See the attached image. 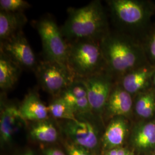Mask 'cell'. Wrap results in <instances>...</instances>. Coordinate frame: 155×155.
<instances>
[{"instance_id": "obj_14", "label": "cell", "mask_w": 155, "mask_h": 155, "mask_svg": "<svg viewBox=\"0 0 155 155\" xmlns=\"http://www.w3.org/2000/svg\"><path fill=\"white\" fill-rule=\"evenodd\" d=\"M23 12L12 13L0 11V40L2 41L22 32L27 22Z\"/></svg>"}, {"instance_id": "obj_11", "label": "cell", "mask_w": 155, "mask_h": 155, "mask_svg": "<svg viewBox=\"0 0 155 155\" xmlns=\"http://www.w3.org/2000/svg\"><path fill=\"white\" fill-rule=\"evenodd\" d=\"M111 11L117 19L127 25H135L144 17V10L139 3L131 0H114L110 2Z\"/></svg>"}, {"instance_id": "obj_12", "label": "cell", "mask_w": 155, "mask_h": 155, "mask_svg": "<svg viewBox=\"0 0 155 155\" xmlns=\"http://www.w3.org/2000/svg\"><path fill=\"white\" fill-rule=\"evenodd\" d=\"M133 105L131 95L121 86L113 88L106 104L107 113L113 117L127 116Z\"/></svg>"}, {"instance_id": "obj_7", "label": "cell", "mask_w": 155, "mask_h": 155, "mask_svg": "<svg viewBox=\"0 0 155 155\" xmlns=\"http://www.w3.org/2000/svg\"><path fill=\"white\" fill-rule=\"evenodd\" d=\"M91 114L77 115L76 120L65 121L62 127L72 143L87 150H94L98 140L97 127L88 118Z\"/></svg>"}, {"instance_id": "obj_1", "label": "cell", "mask_w": 155, "mask_h": 155, "mask_svg": "<svg viewBox=\"0 0 155 155\" xmlns=\"http://www.w3.org/2000/svg\"><path fill=\"white\" fill-rule=\"evenodd\" d=\"M61 31L68 44L82 40L101 41L106 33L105 15L98 1L79 8H70Z\"/></svg>"}, {"instance_id": "obj_3", "label": "cell", "mask_w": 155, "mask_h": 155, "mask_svg": "<svg viewBox=\"0 0 155 155\" xmlns=\"http://www.w3.org/2000/svg\"><path fill=\"white\" fill-rule=\"evenodd\" d=\"M100 45L106 68L111 72L125 74L136 66L138 52L127 39L107 34L100 41Z\"/></svg>"}, {"instance_id": "obj_19", "label": "cell", "mask_w": 155, "mask_h": 155, "mask_svg": "<svg viewBox=\"0 0 155 155\" xmlns=\"http://www.w3.org/2000/svg\"><path fill=\"white\" fill-rule=\"evenodd\" d=\"M48 108L50 114L54 118L64 121H74L77 119L75 111L60 96L54 97Z\"/></svg>"}, {"instance_id": "obj_18", "label": "cell", "mask_w": 155, "mask_h": 155, "mask_svg": "<svg viewBox=\"0 0 155 155\" xmlns=\"http://www.w3.org/2000/svg\"><path fill=\"white\" fill-rule=\"evenodd\" d=\"M150 75V71L146 68L132 70L124 74L121 86L129 93H136L144 87Z\"/></svg>"}, {"instance_id": "obj_10", "label": "cell", "mask_w": 155, "mask_h": 155, "mask_svg": "<svg viewBox=\"0 0 155 155\" xmlns=\"http://www.w3.org/2000/svg\"><path fill=\"white\" fill-rule=\"evenodd\" d=\"M22 118L19 110V107L13 105H6L1 109L0 118V136L2 144L11 142L17 129L21 127Z\"/></svg>"}, {"instance_id": "obj_4", "label": "cell", "mask_w": 155, "mask_h": 155, "mask_svg": "<svg viewBox=\"0 0 155 155\" xmlns=\"http://www.w3.org/2000/svg\"><path fill=\"white\" fill-rule=\"evenodd\" d=\"M34 72L40 87L54 97L77 79L66 64L48 59L39 61Z\"/></svg>"}, {"instance_id": "obj_27", "label": "cell", "mask_w": 155, "mask_h": 155, "mask_svg": "<svg viewBox=\"0 0 155 155\" xmlns=\"http://www.w3.org/2000/svg\"><path fill=\"white\" fill-rule=\"evenodd\" d=\"M126 155H133V154L132 153V152H130L128 151V152H127V153L126 154Z\"/></svg>"}, {"instance_id": "obj_24", "label": "cell", "mask_w": 155, "mask_h": 155, "mask_svg": "<svg viewBox=\"0 0 155 155\" xmlns=\"http://www.w3.org/2000/svg\"><path fill=\"white\" fill-rule=\"evenodd\" d=\"M44 155H66L61 150L56 148H49L45 150Z\"/></svg>"}, {"instance_id": "obj_20", "label": "cell", "mask_w": 155, "mask_h": 155, "mask_svg": "<svg viewBox=\"0 0 155 155\" xmlns=\"http://www.w3.org/2000/svg\"><path fill=\"white\" fill-rule=\"evenodd\" d=\"M134 143L140 149L146 150L155 146V124L148 123L139 127L134 135Z\"/></svg>"}, {"instance_id": "obj_6", "label": "cell", "mask_w": 155, "mask_h": 155, "mask_svg": "<svg viewBox=\"0 0 155 155\" xmlns=\"http://www.w3.org/2000/svg\"><path fill=\"white\" fill-rule=\"evenodd\" d=\"M0 51L22 70L35 71L39 61L23 32L1 41Z\"/></svg>"}, {"instance_id": "obj_5", "label": "cell", "mask_w": 155, "mask_h": 155, "mask_svg": "<svg viewBox=\"0 0 155 155\" xmlns=\"http://www.w3.org/2000/svg\"><path fill=\"white\" fill-rule=\"evenodd\" d=\"M35 27L41 38L45 59L67 65L69 45L53 18L46 16L40 18L36 22Z\"/></svg>"}, {"instance_id": "obj_25", "label": "cell", "mask_w": 155, "mask_h": 155, "mask_svg": "<svg viewBox=\"0 0 155 155\" xmlns=\"http://www.w3.org/2000/svg\"><path fill=\"white\" fill-rule=\"evenodd\" d=\"M150 50L151 55L154 58H155V33L153 38H152V41H151Z\"/></svg>"}, {"instance_id": "obj_15", "label": "cell", "mask_w": 155, "mask_h": 155, "mask_svg": "<svg viewBox=\"0 0 155 155\" xmlns=\"http://www.w3.org/2000/svg\"><path fill=\"white\" fill-rule=\"evenodd\" d=\"M127 132V124L123 117L114 118L106 129L103 143L108 150L121 147Z\"/></svg>"}, {"instance_id": "obj_17", "label": "cell", "mask_w": 155, "mask_h": 155, "mask_svg": "<svg viewBox=\"0 0 155 155\" xmlns=\"http://www.w3.org/2000/svg\"><path fill=\"white\" fill-rule=\"evenodd\" d=\"M33 122L29 132L32 138L43 143H53L57 140L58 130L48 118Z\"/></svg>"}, {"instance_id": "obj_13", "label": "cell", "mask_w": 155, "mask_h": 155, "mask_svg": "<svg viewBox=\"0 0 155 155\" xmlns=\"http://www.w3.org/2000/svg\"><path fill=\"white\" fill-rule=\"evenodd\" d=\"M19 110L25 121H40L48 118V108L41 101L38 94L30 91L19 106Z\"/></svg>"}, {"instance_id": "obj_26", "label": "cell", "mask_w": 155, "mask_h": 155, "mask_svg": "<svg viewBox=\"0 0 155 155\" xmlns=\"http://www.w3.org/2000/svg\"><path fill=\"white\" fill-rule=\"evenodd\" d=\"M22 155H33V153H32V152L29 151V152H27L25 153L24 154H23Z\"/></svg>"}, {"instance_id": "obj_9", "label": "cell", "mask_w": 155, "mask_h": 155, "mask_svg": "<svg viewBox=\"0 0 155 155\" xmlns=\"http://www.w3.org/2000/svg\"><path fill=\"white\" fill-rule=\"evenodd\" d=\"M59 96L70 105L77 116L93 113L89 104L86 87L81 79H76Z\"/></svg>"}, {"instance_id": "obj_8", "label": "cell", "mask_w": 155, "mask_h": 155, "mask_svg": "<svg viewBox=\"0 0 155 155\" xmlns=\"http://www.w3.org/2000/svg\"><path fill=\"white\" fill-rule=\"evenodd\" d=\"M81 79L84 84L89 104L93 113L100 114L105 109L113 89L110 75L105 71Z\"/></svg>"}, {"instance_id": "obj_16", "label": "cell", "mask_w": 155, "mask_h": 155, "mask_svg": "<svg viewBox=\"0 0 155 155\" xmlns=\"http://www.w3.org/2000/svg\"><path fill=\"white\" fill-rule=\"evenodd\" d=\"M22 69L16 63L0 51V88L8 91L15 87Z\"/></svg>"}, {"instance_id": "obj_2", "label": "cell", "mask_w": 155, "mask_h": 155, "mask_svg": "<svg viewBox=\"0 0 155 155\" xmlns=\"http://www.w3.org/2000/svg\"><path fill=\"white\" fill-rule=\"evenodd\" d=\"M68 45L67 66L77 79H84L105 71L106 65L100 41L82 40Z\"/></svg>"}, {"instance_id": "obj_22", "label": "cell", "mask_w": 155, "mask_h": 155, "mask_svg": "<svg viewBox=\"0 0 155 155\" xmlns=\"http://www.w3.org/2000/svg\"><path fill=\"white\" fill-rule=\"evenodd\" d=\"M31 7L27 1L24 0H1V11L12 13L23 12Z\"/></svg>"}, {"instance_id": "obj_23", "label": "cell", "mask_w": 155, "mask_h": 155, "mask_svg": "<svg viewBox=\"0 0 155 155\" xmlns=\"http://www.w3.org/2000/svg\"><path fill=\"white\" fill-rule=\"evenodd\" d=\"M65 147L68 155H91L88 150L78 146L74 143H67Z\"/></svg>"}, {"instance_id": "obj_21", "label": "cell", "mask_w": 155, "mask_h": 155, "mask_svg": "<svg viewBox=\"0 0 155 155\" xmlns=\"http://www.w3.org/2000/svg\"><path fill=\"white\" fill-rule=\"evenodd\" d=\"M135 109L137 114L143 118H150L155 111V97L152 93H147L140 97Z\"/></svg>"}, {"instance_id": "obj_28", "label": "cell", "mask_w": 155, "mask_h": 155, "mask_svg": "<svg viewBox=\"0 0 155 155\" xmlns=\"http://www.w3.org/2000/svg\"><path fill=\"white\" fill-rule=\"evenodd\" d=\"M154 83H155V78H154Z\"/></svg>"}]
</instances>
